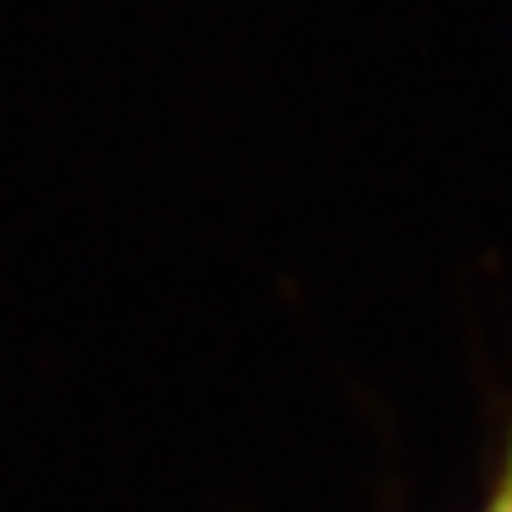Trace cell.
<instances>
[{
  "label": "cell",
  "mask_w": 512,
  "mask_h": 512,
  "mask_svg": "<svg viewBox=\"0 0 512 512\" xmlns=\"http://www.w3.org/2000/svg\"><path fill=\"white\" fill-rule=\"evenodd\" d=\"M484 512H512V446H508V460H503V475H498L494 494L484 503Z\"/></svg>",
  "instance_id": "1"
}]
</instances>
